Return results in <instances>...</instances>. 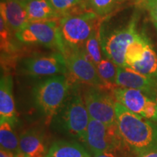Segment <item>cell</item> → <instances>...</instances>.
Returning a JSON list of instances; mask_svg holds the SVG:
<instances>
[{
  "label": "cell",
  "instance_id": "obj_1",
  "mask_svg": "<svg viewBox=\"0 0 157 157\" xmlns=\"http://www.w3.org/2000/svg\"><path fill=\"white\" fill-rule=\"evenodd\" d=\"M117 124L125 146L137 156L157 151V123L116 101Z\"/></svg>",
  "mask_w": 157,
  "mask_h": 157
},
{
  "label": "cell",
  "instance_id": "obj_14",
  "mask_svg": "<svg viewBox=\"0 0 157 157\" xmlns=\"http://www.w3.org/2000/svg\"><path fill=\"white\" fill-rule=\"evenodd\" d=\"M13 80L11 74L2 73L0 78V120L8 121L12 125L17 123L16 109L13 95Z\"/></svg>",
  "mask_w": 157,
  "mask_h": 157
},
{
  "label": "cell",
  "instance_id": "obj_32",
  "mask_svg": "<svg viewBox=\"0 0 157 157\" xmlns=\"http://www.w3.org/2000/svg\"><path fill=\"white\" fill-rule=\"evenodd\" d=\"M154 101H156V103H157V95H156V97H155V98H154Z\"/></svg>",
  "mask_w": 157,
  "mask_h": 157
},
{
  "label": "cell",
  "instance_id": "obj_28",
  "mask_svg": "<svg viewBox=\"0 0 157 157\" xmlns=\"http://www.w3.org/2000/svg\"><path fill=\"white\" fill-rule=\"evenodd\" d=\"M93 157H117V156L116 155V153L114 152L105 151L98 153V154H94Z\"/></svg>",
  "mask_w": 157,
  "mask_h": 157
},
{
  "label": "cell",
  "instance_id": "obj_15",
  "mask_svg": "<svg viewBox=\"0 0 157 157\" xmlns=\"http://www.w3.org/2000/svg\"><path fill=\"white\" fill-rule=\"evenodd\" d=\"M116 101L119 102L132 112L142 115L145 105L151 98L140 90L117 87L112 90Z\"/></svg>",
  "mask_w": 157,
  "mask_h": 157
},
{
  "label": "cell",
  "instance_id": "obj_5",
  "mask_svg": "<svg viewBox=\"0 0 157 157\" xmlns=\"http://www.w3.org/2000/svg\"><path fill=\"white\" fill-rule=\"evenodd\" d=\"M102 18L92 11L62 17L58 21L65 50H80L101 24ZM64 53V52H63Z\"/></svg>",
  "mask_w": 157,
  "mask_h": 157
},
{
  "label": "cell",
  "instance_id": "obj_21",
  "mask_svg": "<svg viewBox=\"0 0 157 157\" xmlns=\"http://www.w3.org/2000/svg\"><path fill=\"white\" fill-rule=\"evenodd\" d=\"M0 146L2 150L19 154V139L7 120H0Z\"/></svg>",
  "mask_w": 157,
  "mask_h": 157
},
{
  "label": "cell",
  "instance_id": "obj_11",
  "mask_svg": "<svg viewBox=\"0 0 157 157\" xmlns=\"http://www.w3.org/2000/svg\"><path fill=\"white\" fill-rule=\"evenodd\" d=\"M116 84L118 87L140 90L154 101L157 95V79L143 75L128 66H117Z\"/></svg>",
  "mask_w": 157,
  "mask_h": 157
},
{
  "label": "cell",
  "instance_id": "obj_3",
  "mask_svg": "<svg viewBox=\"0 0 157 157\" xmlns=\"http://www.w3.org/2000/svg\"><path fill=\"white\" fill-rule=\"evenodd\" d=\"M71 83L65 74L52 76L41 80L32 90L36 109L44 116L46 124L52 121L67 99Z\"/></svg>",
  "mask_w": 157,
  "mask_h": 157
},
{
  "label": "cell",
  "instance_id": "obj_9",
  "mask_svg": "<svg viewBox=\"0 0 157 157\" xmlns=\"http://www.w3.org/2000/svg\"><path fill=\"white\" fill-rule=\"evenodd\" d=\"M82 95L90 119L107 125L117 124L116 100L112 93H109L108 90L88 86Z\"/></svg>",
  "mask_w": 157,
  "mask_h": 157
},
{
  "label": "cell",
  "instance_id": "obj_10",
  "mask_svg": "<svg viewBox=\"0 0 157 157\" xmlns=\"http://www.w3.org/2000/svg\"><path fill=\"white\" fill-rule=\"evenodd\" d=\"M63 55L68 73L79 82L88 86L110 90L98 73L96 66L80 50H66ZM111 91V90H110Z\"/></svg>",
  "mask_w": 157,
  "mask_h": 157
},
{
  "label": "cell",
  "instance_id": "obj_16",
  "mask_svg": "<svg viewBox=\"0 0 157 157\" xmlns=\"http://www.w3.org/2000/svg\"><path fill=\"white\" fill-rule=\"evenodd\" d=\"M21 42L17 40L15 34L11 31L6 24L2 16L0 15V49L1 63H9V60L15 59L21 52Z\"/></svg>",
  "mask_w": 157,
  "mask_h": 157
},
{
  "label": "cell",
  "instance_id": "obj_12",
  "mask_svg": "<svg viewBox=\"0 0 157 157\" xmlns=\"http://www.w3.org/2000/svg\"><path fill=\"white\" fill-rule=\"evenodd\" d=\"M49 149L44 135L37 129H29L20 136L18 155L21 157H45Z\"/></svg>",
  "mask_w": 157,
  "mask_h": 157
},
{
  "label": "cell",
  "instance_id": "obj_26",
  "mask_svg": "<svg viewBox=\"0 0 157 157\" xmlns=\"http://www.w3.org/2000/svg\"><path fill=\"white\" fill-rule=\"evenodd\" d=\"M141 116L157 123V103L156 101L152 99L148 100L145 105Z\"/></svg>",
  "mask_w": 157,
  "mask_h": 157
},
{
  "label": "cell",
  "instance_id": "obj_8",
  "mask_svg": "<svg viewBox=\"0 0 157 157\" xmlns=\"http://www.w3.org/2000/svg\"><path fill=\"white\" fill-rule=\"evenodd\" d=\"M83 142L93 154L101 152H114L125 146L117 124L107 125L90 119Z\"/></svg>",
  "mask_w": 157,
  "mask_h": 157
},
{
  "label": "cell",
  "instance_id": "obj_29",
  "mask_svg": "<svg viewBox=\"0 0 157 157\" xmlns=\"http://www.w3.org/2000/svg\"><path fill=\"white\" fill-rule=\"evenodd\" d=\"M0 157H21L18 154H15L14 153L6 151H0Z\"/></svg>",
  "mask_w": 157,
  "mask_h": 157
},
{
  "label": "cell",
  "instance_id": "obj_18",
  "mask_svg": "<svg viewBox=\"0 0 157 157\" xmlns=\"http://www.w3.org/2000/svg\"><path fill=\"white\" fill-rule=\"evenodd\" d=\"M45 157H91L88 151L74 140H56Z\"/></svg>",
  "mask_w": 157,
  "mask_h": 157
},
{
  "label": "cell",
  "instance_id": "obj_25",
  "mask_svg": "<svg viewBox=\"0 0 157 157\" xmlns=\"http://www.w3.org/2000/svg\"><path fill=\"white\" fill-rule=\"evenodd\" d=\"M126 0H87L90 11L95 13L101 18L109 16L119 8Z\"/></svg>",
  "mask_w": 157,
  "mask_h": 157
},
{
  "label": "cell",
  "instance_id": "obj_23",
  "mask_svg": "<svg viewBox=\"0 0 157 157\" xmlns=\"http://www.w3.org/2000/svg\"><path fill=\"white\" fill-rule=\"evenodd\" d=\"M148 36L143 32H141L130 44L127 47L125 53V64L130 67L135 63L140 61L144 56L146 45L149 42Z\"/></svg>",
  "mask_w": 157,
  "mask_h": 157
},
{
  "label": "cell",
  "instance_id": "obj_13",
  "mask_svg": "<svg viewBox=\"0 0 157 157\" xmlns=\"http://www.w3.org/2000/svg\"><path fill=\"white\" fill-rule=\"evenodd\" d=\"M0 15L15 34L29 23L25 6L17 0H1Z\"/></svg>",
  "mask_w": 157,
  "mask_h": 157
},
{
  "label": "cell",
  "instance_id": "obj_24",
  "mask_svg": "<svg viewBox=\"0 0 157 157\" xmlns=\"http://www.w3.org/2000/svg\"><path fill=\"white\" fill-rule=\"evenodd\" d=\"M98 73L109 88L112 92L113 89L117 87V66L109 58H103L101 61L96 66Z\"/></svg>",
  "mask_w": 157,
  "mask_h": 157
},
{
  "label": "cell",
  "instance_id": "obj_27",
  "mask_svg": "<svg viewBox=\"0 0 157 157\" xmlns=\"http://www.w3.org/2000/svg\"><path fill=\"white\" fill-rule=\"evenodd\" d=\"M142 5L148 11L151 20L157 29V0H143Z\"/></svg>",
  "mask_w": 157,
  "mask_h": 157
},
{
  "label": "cell",
  "instance_id": "obj_30",
  "mask_svg": "<svg viewBox=\"0 0 157 157\" xmlns=\"http://www.w3.org/2000/svg\"><path fill=\"white\" fill-rule=\"evenodd\" d=\"M139 157H157V151H151V152L147 153V154Z\"/></svg>",
  "mask_w": 157,
  "mask_h": 157
},
{
  "label": "cell",
  "instance_id": "obj_17",
  "mask_svg": "<svg viewBox=\"0 0 157 157\" xmlns=\"http://www.w3.org/2000/svg\"><path fill=\"white\" fill-rule=\"evenodd\" d=\"M29 22L59 21L61 16L56 11L49 0H31L25 5Z\"/></svg>",
  "mask_w": 157,
  "mask_h": 157
},
{
  "label": "cell",
  "instance_id": "obj_22",
  "mask_svg": "<svg viewBox=\"0 0 157 157\" xmlns=\"http://www.w3.org/2000/svg\"><path fill=\"white\" fill-rule=\"evenodd\" d=\"M82 50L88 60L93 63L95 66L101 61L102 59L103 58V53L101 48L100 25L93 31L91 36L86 41Z\"/></svg>",
  "mask_w": 157,
  "mask_h": 157
},
{
  "label": "cell",
  "instance_id": "obj_7",
  "mask_svg": "<svg viewBox=\"0 0 157 157\" xmlns=\"http://www.w3.org/2000/svg\"><path fill=\"white\" fill-rule=\"evenodd\" d=\"M18 70L31 77L52 76L68 73L66 59L59 52L33 54L20 60Z\"/></svg>",
  "mask_w": 157,
  "mask_h": 157
},
{
  "label": "cell",
  "instance_id": "obj_2",
  "mask_svg": "<svg viewBox=\"0 0 157 157\" xmlns=\"http://www.w3.org/2000/svg\"><path fill=\"white\" fill-rule=\"evenodd\" d=\"M137 13H133L126 23H118L112 14L102 18L100 36L103 56L117 66H126L127 47L140 34L137 31Z\"/></svg>",
  "mask_w": 157,
  "mask_h": 157
},
{
  "label": "cell",
  "instance_id": "obj_19",
  "mask_svg": "<svg viewBox=\"0 0 157 157\" xmlns=\"http://www.w3.org/2000/svg\"><path fill=\"white\" fill-rule=\"evenodd\" d=\"M130 68L143 75L157 79V54L151 41L146 45L142 60L135 63Z\"/></svg>",
  "mask_w": 157,
  "mask_h": 157
},
{
  "label": "cell",
  "instance_id": "obj_6",
  "mask_svg": "<svg viewBox=\"0 0 157 157\" xmlns=\"http://www.w3.org/2000/svg\"><path fill=\"white\" fill-rule=\"evenodd\" d=\"M15 36L23 44H39L62 54L64 52L58 21L29 22Z\"/></svg>",
  "mask_w": 157,
  "mask_h": 157
},
{
  "label": "cell",
  "instance_id": "obj_4",
  "mask_svg": "<svg viewBox=\"0 0 157 157\" xmlns=\"http://www.w3.org/2000/svg\"><path fill=\"white\" fill-rule=\"evenodd\" d=\"M90 119L83 95L78 86L71 85L67 99L52 120L65 134L83 142Z\"/></svg>",
  "mask_w": 157,
  "mask_h": 157
},
{
  "label": "cell",
  "instance_id": "obj_20",
  "mask_svg": "<svg viewBox=\"0 0 157 157\" xmlns=\"http://www.w3.org/2000/svg\"><path fill=\"white\" fill-rule=\"evenodd\" d=\"M61 17L90 11L87 0H49Z\"/></svg>",
  "mask_w": 157,
  "mask_h": 157
},
{
  "label": "cell",
  "instance_id": "obj_31",
  "mask_svg": "<svg viewBox=\"0 0 157 157\" xmlns=\"http://www.w3.org/2000/svg\"><path fill=\"white\" fill-rule=\"evenodd\" d=\"M17 1H18L20 3H21L22 5L25 6L27 5V4L29 2L31 1V0H17Z\"/></svg>",
  "mask_w": 157,
  "mask_h": 157
}]
</instances>
